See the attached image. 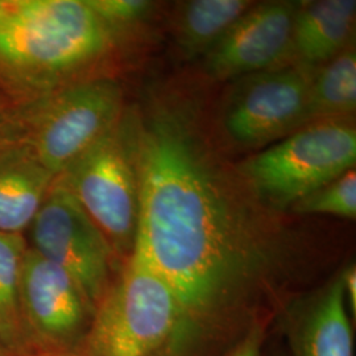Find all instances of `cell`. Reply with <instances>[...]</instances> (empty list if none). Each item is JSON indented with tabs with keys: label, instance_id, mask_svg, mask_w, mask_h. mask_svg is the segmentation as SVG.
Returning <instances> with one entry per match:
<instances>
[{
	"label": "cell",
	"instance_id": "cell-23",
	"mask_svg": "<svg viewBox=\"0 0 356 356\" xmlns=\"http://www.w3.org/2000/svg\"><path fill=\"white\" fill-rule=\"evenodd\" d=\"M0 356H13V354L10 353V350L6 347L4 342H3L1 335H0Z\"/></svg>",
	"mask_w": 356,
	"mask_h": 356
},
{
	"label": "cell",
	"instance_id": "cell-9",
	"mask_svg": "<svg viewBox=\"0 0 356 356\" xmlns=\"http://www.w3.org/2000/svg\"><path fill=\"white\" fill-rule=\"evenodd\" d=\"M317 69L284 65L250 76L226 108L225 128L229 138L245 147H256L302 127Z\"/></svg>",
	"mask_w": 356,
	"mask_h": 356
},
{
	"label": "cell",
	"instance_id": "cell-1",
	"mask_svg": "<svg viewBox=\"0 0 356 356\" xmlns=\"http://www.w3.org/2000/svg\"><path fill=\"white\" fill-rule=\"evenodd\" d=\"M139 219L132 252L165 281L178 325L165 356L227 353L275 291L277 234L241 202L181 111L138 123Z\"/></svg>",
	"mask_w": 356,
	"mask_h": 356
},
{
	"label": "cell",
	"instance_id": "cell-15",
	"mask_svg": "<svg viewBox=\"0 0 356 356\" xmlns=\"http://www.w3.org/2000/svg\"><path fill=\"white\" fill-rule=\"evenodd\" d=\"M247 0H193L182 6L176 20V40L185 54H207L244 13Z\"/></svg>",
	"mask_w": 356,
	"mask_h": 356
},
{
	"label": "cell",
	"instance_id": "cell-6",
	"mask_svg": "<svg viewBox=\"0 0 356 356\" xmlns=\"http://www.w3.org/2000/svg\"><path fill=\"white\" fill-rule=\"evenodd\" d=\"M20 107L23 141L57 177L120 120L123 94L114 79L91 78Z\"/></svg>",
	"mask_w": 356,
	"mask_h": 356
},
{
	"label": "cell",
	"instance_id": "cell-8",
	"mask_svg": "<svg viewBox=\"0 0 356 356\" xmlns=\"http://www.w3.org/2000/svg\"><path fill=\"white\" fill-rule=\"evenodd\" d=\"M19 304L29 339L40 354L76 351L94 316L76 281L32 248H26L22 264Z\"/></svg>",
	"mask_w": 356,
	"mask_h": 356
},
{
	"label": "cell",
	"instance_id": "cell-4",
	"mask_svg": "<svg viewBox=\"0 0 356 356\" xmlns=\"http://www.w3.org/2000/svg\"><path fill=\"white\" fill-rule=\"evenodd\" d=\"M57 177L102 231L116 257L126 261L139 219L138 123L120 118Z\"/></svg>",
	"mask_w": 356,
	"mask_h": 356
},
{
	"label": "cell",
	"instance_id": "cell-20",
	"mask_svg": "<svg viewBox=\"0 0 356 356\" xmlns=\"http://www.w3.org/2000/svg\"><path fill=\"white\" fill-rule=\"evenodd\" d=\"M266 339V322L256 323L242 339L223 356H261Z\"/></svg>",
	"mask_w": 356,
	"mask_h": 356
},
{
	"label": "cell",
	"instance_id": "cell-14",
	"mask_svg": "<svg viewBox=\"0 0 356 356\" xmlns=\"http://www.w3.org/2000/svg\"><path fill=\"white\" fill-rule=\"evenodd\" d=\"M356 108V53L347 47L319 66L312 81L304 124L321 120H350Z\"/></svg>",
	"mask_w": 356,
	"mask_h": 356
},
{
	"label": "cell",
	"instance_id": "cell-7",
	"mask_svg": "<svg viewBox=\"0 0 356 356\" xmlns=\"http://www.w3.org/2000/svg\"><path fill=\"white\" fill-rule=\"evenodd\" d=\"M29 229L31 248L64 269L95 312L113 284L118 257L61 178L51 184Z\"/></svg>",
	"mask_w": 356,
	"mask_h": 356
},
{
	"label": "cell",
	"instance_id": "cell-22",
	"mask_svg": "<svg viewBox=\"0 0 356 356\" xmlns=\"http://www.w3.org/2000/svg\"><path fill=\"white\" fill-rule=\"evenodd\" d=\"M11 107H13V103L10 102V101L0 92V114L4 113V111H7V110L11 108Z\"/></svg>",
	"mask_w": 356,
	"mask_h": 356
},
{
	"label": "cell",
	"instance_id": "cell-17",
	"mask_svg": "<svg viewBox=\"0 0 356 356\" xmlns=\"http://www.w3.org/2000/svg\"><path fill=\"white\" fill-rule=\"evenodd\" d=\"M300 214H326L354 219L356 216L355 168L319 188L292 206Z\"/></svg>",
	"mask_w": 356,
	"mask_h": 356
},
{
	"label": "cell",
	"instance_id": "cell-2",
	"mask_svg": "<svg viewBox=\"0 0 356 356\" xmlns=\"http://www.w3.org/2000/svg\"><path fill=\"white\" fill-rule=\"evenodd\" d=\"M86 0H0V92L22 106L73 82L113 44Z\"/></svg>",
	"mask_w": 356,
	"mask_h": 356
},
{
	"label": "cell",
	"instance_id": "cell-19",
	"mask_svg": "<svg viewBox=\"0 0 356 356\" xmlns=\"http://www.w3.org/2000/svg\"><path fill=\"white\" fill-rule=\"evenodd\" d=\"M23 114L20 106H13L0 114V149L23 139Z\"/></svg>",
	"mask_w": 356,
	"mask_h": 356
},
{
	"label": "cell",
	"instance_id": "cell-16",
	"mask_svg": "<svg viewBox=\"0 0 356 356\" xmlns=\"http://www.w3.org/2000/svg\"><path fill=\"white\" fill-rule=\"evenodd\" d=\"M22 235L0 231V335L13 356H35L19 304V281L26 251Z\"/></svg>",
	"mask_w": 356,
	"mask_h": 356
},
{
	"label": "cell",
	"instance_id": "cell-12",
	"mask_svg": "<svg viewBox=\"0 0 356 356\" xmlns=\"http://www.w3.org/2000/svg\"><path fill=\"white\" fill-rule=\"evenodd\" d=\"M56 176L23 139L0 149V231L22 235L29 229Z\"/></svg>",
	"mask_w": 356,
	"mask_h": 356
},
{
	"label": "cell",
	"instance_id": "cell-5",
	"mask_svg": "<svg viewBox=\"0 0 356 356\" xmlns=\"http://www.w3.org/2000/svg\"><path fill=\"white\" fill-rule=\"evenodd\" d=\"M355 161L350 120H321L248 159L241 175L259 201L282 210L341 177Z\"/></svg>",
	"mask_w": 356,
	"mask_h": 356
},
{
	"label": "cell",
	"instance_id": "cell-21",
	"mask_svg": "<svg viewBox=\"0 0 356 356\" xmlns=\"http://www.w3.org/2000/svg\"><path fill=\"white\" fill-rule=\"evenodd\" d=\"M343 282L344 297L350 314L356 313V270L355 267H348L341 273Z\"/></svg>",
	"mask_w": 356,
	"mask_h": 356
},
{
	"label": "cell",
	"instance_id": "cell-18",
	"mask_svg": "<svg viewBox=\"0 0 356 356\" xmlns=\"http://www.w3.org/2000/svg\"><path fill=\"white\" fill-rule=\"evenodd\" d=\"M91 10L114 33L116 26H126L139 22L151 8L145 0H86Z\"/></svg>",
	"mask_w": 356,
	"mask_h": 356
},
{
	"label": "cell",
	"instance_id": "cell-13",
	"mask_svg": "<svg viewBox=\"0 0 356 356\" xmlns=\"http://www.w3.org/2000/svg\"><path fill=\"white\" fill-rule=\"evenodd\" d=\"M355 13V0L298 3L292 35L296 64L319 67L342 53L350 42Z\"/></svg>",
	"mask_w": 356,
	"mask_h": 356
},
{
	"label": "cell",
	"instance_id": "cell-11",
	"mask_svg": "<svg viewBox=\"0 0 356 356\" xmlns=\"http://www.w3.org/2000/svg\"><path fill=\"white\" fill-rule=\"evenodd\" d=\"M350 316L339 276L286 316L292 356H354Z\"/></svg>",
	"mask_w": 356,
	"mask_h": 356
},
{
	"label": "cell",
	"instance_id": "cell-10",
	"mask_svg": "<svg viewBox=\"0 0 356 356\" xmlns=\"http://www.w3.org/2000/svg\"><path fill=\"white\" fill-rule=\"evenodd\" d=\"M297 8L298 4L292 1L252 6L206 54L207 72L229 79L286 65V57H292Z\"/></svg>",
	"mask_w": 356,
	"mask_h": 356
},
{
	"label": "cell",
	"instance_id": "cell-3",
	"mask_svg": "<svg viewBox=\"0 0 356 356\" xmlns=\"http://www.w3.org/2000/svg\"><path fill=\"white\" fill-rule=\"evenodd\" d=\"M170 288L140 256H128L122 272L95 307L81 356H165L177 329Z\"/></svg>",
	"mask_w": 356,
	"mask_h": 356
}]
</instances>
